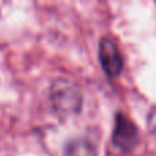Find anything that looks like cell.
Wrapping results in <instances>:
<instances>
[{
  "label": "cell",
  "instance_id": "6da1fadb",
  "mask_svg": "<svg viewBox=\"0 0 156 156\" xmlns=\"http://www.w3.org/2000/svg\"><path fill=\"white\" fill-rule=\"evenodd\" d=\"M51 100L55 110L65 115L78 112L82 105L80 89L69 80H56L52 83Z\"/></svg>",
  "mask_w": 156,
  "mask_h": 156
},
{
  "label": "cell",
  "instance_id": "7a4b0ae2",
  "mask_svg": "<svg viewBox=\"0 0 156 156\" xmlns=\"http://www.w3.org/2000/svg\"><path fill=\"white\" fill-rule=\"evenodd\" d=\"M138 140V132L136 125L123 114H118L115 118V126L112 133V143L122 151H130L136 147Z\"/></svg>",
  "mask_w": 156,
  "mask_h": 156
},
{
  "label": "cell",
  "instance_id": "3957f363",
  "mask_svg": "<svg viewBox=\"0 0 156 156\" xmlns=\"http://www.w3.org/2000/svg\"><path fill=\"white\" fill-rule=\"evenodd\" d=\"M99 58L103 69L108 76L116 77L121 74L122 69H123V60H122L121 52H119L116 44L111 38L104 37L100 40Z\"/></svg>",
  "mask_w": 156,
  "mask_h": 156
},
{
  "label": "cell",
  "instance_id": "277c9868",
  "mask_svg": "<svg viewBox=\"0 0 156 156\" xmlns=\"http://www.w3.org/2000/svg\"><path fill=\"white\" fill-rule=\"evenodd\" d=\"M65 156H97V148L88 138H76L66 145Z\"/></svg>",
  "mask_w": 156,
  "mask_h": 156
},
{
  "label": "cell",
  "instance_id": "5b68a950",
  "mask_svg": "<svg viewBox=\"0 0 156 156\" xmlns=\"http://www.w3.org/2000/svg\"><path fill=\"white\" fill-rule=\"evenodd\" d=\"M149 127H151V130L156 132V108H154L149 114Z\"/></svg>",
  "mask_w": 156,
  "mask_h": 156
}]
</instances>
